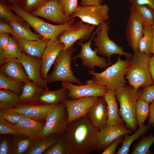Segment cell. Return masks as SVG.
Returning <instances> with one entry per match:
<instances>
[{
    "instance_id": "44",
    "label": "cell",
    "mask_w": 154,
    "mask_h": 154,
    "mask_svg": "<svg viewBox=\"0 0 154 154\" xmlns=\"http://www.w3.org/2000/svg\"><path fill=\"white\" fill-rule=\"evenodd\" d=\"M0 154H12L11 135H5L1 139Z\"/></svg>"
},
{
    "instance_id": "40",
    "label": "cell",
    "mask_w": 154,
    "mask_h": 154,
    "mask_svg": "<svg viewBox=\"0 0 154 154\" xmlns=\"http://www.w3.org/2000/svg\"><path fill=\"white\" fill-rule=\"evenodd\" d=\"M9 8L8 5L1 1L0 3V18L6 21L9 22L15 20L21 23L23 19L19 16H17L13 13Z\"/></svg>"
},
{
    "instance_id": "15",
    "label": "cell",
    "mask_w": 154,
    "mask_h": 154,
    "mask_svg": "<svg viewBox=\"0 0 154 154\" xmlns=\"http://www.w3.org/2000/svg\"><path fill=\"white\" fill-rule=\"evenodd\" d=\"M22 65L29 80L36 82L44 90L47 83L42 77L41 58L29 56L23 52L17 58Z\"/></svg>"
},
{
    "instance_id": "38",
    "label": "cell",
    "mask_w": 154,
    "mask_h": 154,
    "mask_svg": "<svg viewBox=\"0 0 154 154\" xmlns=\"http://www.w3.org/2000/svg\"><path fill=\"white\" fill-rule=\"evenodd\" d=\"M25 83L8 78L0 73V89L11 91L19 95Z\"/></svg>"
},
{
    "instance_id": "17",
    "label": "cell",
    "mask_w": 154,
    "mask_h": 154,
    "mask_svg": "<svg viewBox=\"0 0 154 154\" xmlns=\"http://www.w3.org/2000/svg\"><path fill=\"white\" fill-rule=\"evenodd\" d=\"M64 48V44L58 38L48 40L41 58V75L46 81L49 71L59 53Z\"/></svg>"
},
{
    "instance_id": "48",
    "label": "cell",
    "mask_w": 154,
    "mask_h": 154,
    "mask_svg": "<svg viewBox=\"0 0 154 154\" xmlns=\"http://www.w3.org/2000/svg\"><path fill=\"white\" fill-rule=\"evenodd\" d=\"M10 37L8 33H0V51H4L6 49Z\"/></svg>"
},
{
    "instance_id": "33",
    "label": "cell",
    "mask_w": 154,
    "mask_h": 154,
    "mask_svg": "<svg viewBox=\"0 0 154 154\" xmlns=\"http://www.w3.org/2000/svg\"><path fill=\"white\" fill-rule=\"evenodd\" d=\"M19 96L10 90H0V109H10L19 104Z\"/></svg>"
},
{
    "instance_id": "53",
    "label": "cell",
    "mask_w": 154,
    "mask_h": 154,
    "mask_svg": "<svg viewBox=\"0 0 154 154\" xmlns=\"http://www.w3.org/2000/svg\"><path fill=\"white\" fill-rule=\"evenodd\" d=\"M153 37V56H154V23L151 25Z\"/></svg>"
},
{
    "instance_id": "37",
    "label": "cell",
    "mask_w": 154,
    "mask_h": 154,
    "mask_svg": "<svg viewBox=\"0 0 154 154\" xmlns=\"http://www.w3.org/2000/svg\"><path fill=\"white\" fill-rule=\"evenodd\" d=\"M149 104L138 99L135 108V116L137 126L142 125L149 116Z\"/></svg>"
},
{
    "instance_id": "27",
    "label": "cell",
    "mask_w": 154,
    "mask_h": 154,
    "mask_svg": "<svg viewBox=\"0 0 154 154\" xmlns=\"http://www.w3.org/2000/svg\"><path fill=\"white\" fill-rule=\"evenodd\" d=\"M130 14L143 25H151L154 23V10L146 5H131L129 9Z\"/></svg>"
},
{
    "instance_id": "32",
    "label": "cell",
    "mask_w": 154,
    "mask_h": 154,
    "mask_svg": "<svg viewBox=\"0 0 154 154\" xmlns=\"http://www.w3.org/2000/svg\"><path fill=\"white\" fill-rule=\"evenodd\" d=\"M59 137L54 134L44 140L33 142L25 154H43L46 149L56 143Z\"/></svg>"
},
{
    "instance_id": "31",
    "label": "cell",
    "mask_w": 154,
    "mask_h": 154,
    "mask_svg": "<svg viewBox=\"0 0 154 154\" xmlns=\"http://www.w3.org/2000/svg\"><path fill=\"white\" fill-rule=\"evenodd\" d=\"M22 52L15 39L10 37L6 49L4 51H0V65L8 60L18 58Z\"/></svg>"
},
{
    "instance_id": "30",
    "label": "cell",
    "mask_w": 154,
    "mask_h": 154,
    "mask_svg": "<svg viewBox=\"0 0 154 154\" xmlns=\"http://www.w3.org/2000/svg\"><path fill=\"white\" fill-rule=\"evenodd\" d=\"M12 135V154H25L33 143L27 136L19 133Z\"/></svg>"
},
{
    "instance_id": "8",
    "label": "cell",
    "mask_w": 154,
    "mask_h": 154,
    "mask_svg": "<svg viewBox=\"0 0 154 154\" xmlns=\"http://www.w3.org/2000/svg\"><path fill=\"white\" fill-rule=\"evenodd\" d=\"M110 21L104 22L99 26V29L96 33V37H93L94 44L96 47L97 54L102 55L104 57L106 56L110 65L112 64L110 56L115 54L119 56H124L127 58H131L133 54L127 53L123 50L122 47L119 46L113 40L110 39L108 36V31L110 29L108 25Z\"/></svg>"
},
{
    "instance_id": "7",
    "label": "cell",
    "mask_w": 154,
    "mask_h": 154,
    "mask_svg": "<svg viewBox=\"0 0 154 154\" xmlns=\"http://www.w3.org/2000/svg\"><path fill=\"white\" fill-rule=\"evenodd\" d=\"M68 124V115L63 103L54 105L48 114L40 134L41 140L54 134L60 137L66 131Z\"/></svg>"
},
{
    "instance_id": "34",
    "label": "cell",
    "mask_w": 154,
    "mask_h": 154,
    "mask_svg": "<svg viewBox=\"0 0 154 154\" xmlns=\"http://www.w3.org/2000/svg\"><path fill=\"white\" fill-rule=\"evenodd\" d=\"M154 143V135H144L133 147L131 154H149L152 153L149 150L150 147Z\"/></svg>"
},
{
    "instance_id": "51",
    "label": "cell",
    "mask_w": 154,
    "mask_h": 154,
    "mask_svg": "<svg viewBox=\"0 0 154 154\" xmlns=\"http://www.w3.org/2000/svg\"><path fill=\"white\" fill-rule=\"evenodd\" d=\"M149 106V119L148 125L154 124V101L151 103Z\"/></svg>"
},
{
    "instance_id": "49",
    "label": "cell",
    "mask_w": 154,
    "mask_h": 154,
    "mask_svg": "<svg viewBox=\"0 0 154 154\" xmlns=\"http://www.w3.org/2000/svg\"><path fill=\"white\" fill-rule=\"evenodd\" d=\"M131 5H148L154 10V0H129Z\"/></svg>"
},
{
    "instance_id": "5",
    "label": "cell",
    "mask_w": 154,
    "mask_h": 154,
    "mask_svg": "<svg viewBox=\"0 0 154 154\" xmlns=\"http://www.w3.org/2000/svg\"><path fill=\"white\" fill-rule=\"evenodd\" d=\"M115 96L119 102V111L126 125L133 132L137 130L135 108L140 92L131 86L125 85L115 90Z\"/></svg>"
},
{
    "instance_id": "35",
    "label": "cell",
    "mask_w": 154,
    "mask_h": 154,
    "mask_svg": "<svg viewBox=\"0 0 154 154\" xmlns=\"http://www.w3.org/2000/svg\"><path fill=\"white\" fill-rule=\"evenodd\" d=\"M44 154H71L65 132L58 141L46 149Z\"/></svg>"
},
{
    "instance_id": "12",
    "label": "cell",
    "mask_w": 154,
    "mask_h": 154,
    "mask_svg": "<svg viewBox=\"0 0 154 154\" xmlns=\"http://www.w3.org/2000/svg\"><path fill=\"white\" fill-rule=\"evenodd\" d=\"M31 14L42 17L58 25L65 23L72 19L64 13L60 0H47L33 10Z\"/></svg>"
},
{
    "instance_id": "14",
    "label": "cell",
    "mask_w": 154,
    "mask_h": 154,
    "mask_svg": "<svg viewBox=\"0 0 154 154\" xmlns=\"http://www.w3.org/2000/svg\"><path fill=\"white\" fill-rule=\"evenodd\" d=\"M100 97L87 96L72 100L68 98L62 102L68 115V124L87 115L91 108L98 101Z\"/></svg>"
},
{
    "instance_id": "21",
    "label": "cell",
    "mask_w": 154,
    "mask_h": 154,
    "mask_svg": "<svg viewBox=\"0 0 154 154\" xmlns=\"http://www.w3.org/2000/svg\"><path fill=\"white\" fill-rule=\"evenodd\" d=\"M22 52L33 57L41 58L48 40L39 39L28 40L16 35L13 36Z\"/></svg>"
},
{
    "instance_id": "4",
    "label": "cell",
    "mask_w": 154,
    "mask_h": 154,
    "mask_svg": "<svg viewBox=\"0 0 154 154\" xmlns=\"http://www.w3.org/2000/svg\"><path fill=\"white\" fill-rule=\"evenodd\" d=\"M134 52L130 60L125 78L130 86L138 90L141 87L153 84L149 70L151 57L138 49Z\"/></svg>"
},
{
    "instance_id": "10",
    "label": "cell",
    "mask_w": 154,
    "mask_h": 154,
    "mask_svg": "<svg viewBox=\"0 0 154 154\" xmlns=\"http://www.w3.org/2000/svg\"><path fill=\"white\" fill-rule=\"evenodd\" d=\"M110 8L103 5L88 6H79L76 10L70 16L71 19L78 17L84 23L99 26L106 22L109 18Z\"/></svg>"
},
{
    "instance_id": "45",
    "label": "cell",
    "mask_w": 154,
    "mask_h": 154,
    "mask_svg": "<svg viewBox=\"0 0 154 154\" xmlns=\"http://www.w3.org/2000/svg\"><path fill=\"white\" fill-rule=\"evenodd\" d=\"M47 0H21L19 3L21 7L27 10H34Z\"/></svg>"
},
{
    "instance_id": "19",
    "label": "cell",
    "mask_w": 154,
    "mask_h": 154,
    "mask_svg": "<svg viewBox=\"0 0 154 154\" xmlns=\"http://www.w3.org/2000/svg\"><path fill=\"white\" fill-rule=\"evenodd\" d=\"M45 123V122L38 121L25 117L14 125L19 133L27 136L33 142H36L42 140L40 134Z\"/></svg>"
},
{
    "instance_id": "50",
    "label": "cell",
    "mask_w": 154,
    "mask_h": 154,
    "mask_svg": "<svg viewBox=\"0 0 154 154\" xmlns=\"http://www.w3.org/2000/svg\"><path fill=\"white\" fill-rule=\"evenodd\" d=\"M103 0H81L80 6H88L102 4Z\"/></svg>"
},
{
    "instance_id": "3",
    "label": "cell",
    "mask_w": 154,
    "mask_h": 154,
    "mask_svg": "<svg viewBox=\"0 0 154 154\" xmlns=\"http://www.w3.org/2000/svg\"><path fill=\"white\" fill-rule=\"evenodd\" d=\"M9 9L17 15L26 21L46 40L57 39L70 25L75 21L73 18L65 23L58 25H52L30 14L24 10L18 3L14 2L8 5Z\"/></svg>"
},
{
    "instance_id": "20",
    "label": "cell",
    "mask_w": 154,
    "mask_h": 154,
    "mask_svg": "<svg viewBox=\"0 0 154 154\" xmlns=\"http://www.w3.org/2000/svg\"><path fill=\"white\" fill-rule=\"evenodd\" d=\"M87 116L93 125L99 130L107 125L108 116L106 103L103 96L88 111Z\"/></svg>"
},
{
    "instance_id": "26",
    "label": "cell",
    "mask_w": 154,
    "mask_h": 154,
    "mask_svg": "<svg viewBox=\"0 0 154 154\" xmlns=\"http://www.w3.org/2000/svg\"><path fill=\"white\" fill-rule=\"evenodd\" d=\"M68 93L67 90L64 88L54 91H50L48 88L35 103L48 105L56 104L68 98Z\"/></svg>"
},
{
    "instance_id": "9",
    "label": "cell",
    "mask_w": 154,
    "mask_h": 154,
    "mask_svg": "<svg viewBox=\"0 0 154 154\" xmlns=\"http://www.w3.org/2000/svg\"><path fill=\"white\" fill-rule=\"evenodd\" d=\"M84 23L81 19L73 22L59 37L58 39L64 45V49L72 46L77 40L84 41L90 38L96 26Z\"/></svg>"
},
{
    "instance_id": "11",
    "label": "cell",
    "mask_w": 154,
    "mask_h": 154,
    "mask_svg": "<svg viewBox=\"0 0 154 154\" xmlns=\"http://www.w3.org/2000/svg\"><path fill=\"white\" fill-rule=\"evenodd\" d=\"M99 26L96 31L93 33L89 40L87 42L83 43V41L79 40L76 43L81 46L80 51L79 54L72 58L74 62L76 59L80 58L82 60V64L86 68H91L94 70L95 67L98 66L101 68L108 67L110 64L107 62L105 57H100L97 55L96 50H93L91 47L92 41L93 37L96 34L99 29Z\"/></svg>"
},
{
    "instance_id": "24",
    "label": "cell",
    "mask_w": 154,
    "mask_h": 154,
    "mask_svg": "<svg viewBox=\"0 0 154 154\" xmlns=\"http://www.w3.org/2000/svg\"><path fill=\"white\" fill-rule=\"evenodd\" d=\"M115 90H110L103 96L106 103L108 112L107 126H115L123 123L119 115L118 105L115 96Z\"/></svg>"
},
{
    "instance_id": "47",
    "label": "cell",
    "mask_w": 154,
    "mask_h": 154,
    "mask_svg": "<svg viewBox=\"0 0 154 154\" xmlns=\"http://www.w3.org/2000/svg\"><path fill=\"white\" fill-rule=\"evenodd\" d=\"M0 33H10L13 36L18 35L10 25L3 22L1 20L0 21Z\"/></svg>"
},
{
    "instance_id": "43",
    "label": "cell",
    "mask_w": 154,
    "mask_h": 154,
    "mask_svg": "<svg viewBox=\"0 0 154 154\" xmlns=\"http://www.w3.org/2000/svg\"><path fill=\"white\" fill-rule=\"evenodd\" d=\"M142 91L140 92L139 99L149 104L154 101V84L144 87Z\"/></svg>"
},
{
    "instance_id": "52",
    "label": "cell",
    "mask_w": 154,
    "mask_h": 154,
    "mask_svg": "<svg viewBox=\"0 0 154 154\" xmlns=\"http://www.w3.org/2000/svg\"><path fill=\"white\" fill-rule=\"evenodd\" d=\"M149 70L152 81L154 84V56H153L150 58Z\"/></svg>"
},
{
    "instance_id": "54",
    "label": "cell",
    "mask_w": 154,
    "mask_h": 154,
    "mask_svg": "<svg viewBox=\"0 0 154 154\" xmlns=\"http://www.w3.org/2000/svg\"><path fill=\"white\" fill-rule=\"evenodd\" d=\"M14 2H15L18 3L21 0H13Z\"/></svg>"
},
{
    "instance_id": "2",
    "label": "cell",
    "mask_w": 154,
    "mask_h": 154,
    "mask_svg": "<svg viewBox=\"0 0 154 154\" xmlns=\"http://www.w3.org/2000/svg\"><path fill=\"white\" fill-rule=\"evenodd\" d=\"M130 58L121 60L119 57L117 61L100 72H95L94 70L88 73L92 75L91 80L87 81L96 84L106 86L110 90H116L126 85L125 75Z\"/></svg>"
},
{
    "instance_id": "36",
    "label": "cell",
    "mask_w": 154,
    "mask_h": 154,
    "mask_svg": "<svg viewBox=\"0 0 154 154\" xmlns=\"http://www.w3.org/2000/svg\"><path fill=\"white\" fill-rule=\"evenodd\" d=\"M9 23L16 33L21 37L31 40H36L40 39L37 35L21 23L15 20L11 21Z\"/></svg>"
},
{
    "instance_id": "22",
    "label": "cell",
    "mask_w": 154,
    "mask_h": 154,
    "mask_svg": "<svg viewBox=\"0 0 154 154\" xmlns=\"http://www.w3.org/2000/svg\"><path fill=\"white\" fill-rule=\"evenodd\" d=\"M0 73L8 78L24 83L29 80L22 65L17 59L8 60L1 65Z\"/></svg>"
},
{
    "instance_id": "39",
    "label": "cell",
    "mask_w": 154,
    "mask_h": 154,
    "mask_svg": "<svg viewBox=\"0 0 154 154\" xmlns=\"http://www.w3.org/2000/svg\"><path fill=\"white\" fill-rule=\"evenodd\" d=\"M0 117L9 122L15 124L26 116L10 109H0Z\"/></svg>"
},
{
    "instance_id": "23",
    "label": "cell",
    "mask_w": 154,
    "mask_h": 154,
    "mask_svg": "<svg viewBox=\"0 0 154 154\" xmlns=\"http://www.w3.org/2000/svg\"><path fill=\"white\" fill-rule=\"evenodd\" d=\"M143 25L130 14L125 29V36L128 44L134 52L138 49L139 41L143 35Z\"/></svg>"
},
{
    "instance_id": "29",
    "label": "cell",
    "mask_w": 154,
    "mask_h": 154,
    "mask_svg": "<svg viewBox=\"0 0 154 154\" xmlns=\"http://www.w3.org/2000/svg\"><path fill=\"white\" fill-rule=\"evenodd\" d=\"M143 35L139 40L138 49L141 52L150 56L153 53V37L151 25H143Z\"/></svg>"
},
{
    "instance_id": "18",
    "label": "cell",
    "mask_w": 154,
    "mask_h": 154,
    "mask_svg": "<svg viewBox=\"0 0 154 154\" xmlns=\"http://www.w3.org/2000/svg\"><path fill=\"white\" fill-rule=\"evenodd\" d=\"M54 105H48L36 103L19 104L10 109L35 120L45 122L48 113Z\"/></svg>"
},
{
    "instance_id": "55",
    "label": "cell",
    "mask_w": 154,
    "mask_h": 154,
    "mask_svg": "<svg viewBox=\"0 0 154 154\" xmlns=\"http://www.w3.org/2000/svg\"><path fill=\"white\" fill-rule=\"evenodd\" d=\"M5 0L8 1L10 2H11L12 3L14 2L13 0Z\"/></svg>"
},
{
    "instance_id": "6",
    "label": "cell",
    "mask_w": 154,
    "mask_h": 154,
    "mask_svg": "<svg viewBox=\"0 0 154 154\" xmlns=\"http://www.w3.org/2000/svg\"><path fill=\"white\" fill-rule=\"evenodd\" d=\"M76 50V48L72 46L59 53L53 64L52 71L47 76V84L61 81L76 83L80 85L84 84L74 76L71 68L72 56Z\"/></svg>"
},
{
    "instance_id": "46",
    "label": "cell",
    "mask_w": 154,
    "mask_h": 154,
    "mask_svg": "<svg viewBox=\"0 0 154 154\" xmlns=\"http://www.w3.org/2000/svg\"><path fill=\"white\" fill-rule=\"evenodd\" d=\"M124 135L116 138L112 142L109 146L103 150L102 154H116V149L118 145L122 141Z\"/></svg>"
},
{
    "instance_id": "16",
    "label": "cell",
    "mask_w": 154,
    "mask_h": 154,
    "mask_svg": "<svg viewBox=\"0 0 154 154\" xmlns=\"http://www.w3.org/2000/svg\"><path fill=\"white\" fill-rule=\"evenodd\" d=\"M133 131L123 123L115 126H107L99 130L97 136L98 151L104 150L118 137Z\"/></svg>"
},
{
    "instance_id": "41",
    "label": "cell",
    "mask_w": 154,
    "mask_h": 154,
    "mask_svg": "<svg viewBox=\"0 0 154 154\" xmlns=\"http://www.w3.org/2000/svg\"><path fill=\"white\" fill-rule=\"evenodd\" d=\"M19 134L14 125L0 117V134L17 135Z\"/></svg>"
},
{
    "instance_id": "13",
    "label": "cell",
    "mask_w": 154,
    "mask_h": 154,
    "mask_svg": "<svg viewBox=\"0 0 154 154\" xmlns=\"http://www.w3.org/2000/svg\"><path fill=\"white\" fill-rule=\"evenodd\" d=\"M85 83L76 85L71 82H63L61 86L67 90L68 97L72 100L87 96H103L109 90L106 86L87 81Z\"/></svg>"
},
{
    "instance_id": "42",
    "label": "cell",
    "mask_w": 154,
    "mask_h": 154,
    "mask_svg": "<svg viewBox=\"0 0 154 154\" xmlns=\"http://www.w3.org/2000/svg\"><path fill=\"white\" fill-rule=\"evenodd\" d=\"M60 0L64 13L68 17H70L79 6L77 0Z\"/></svg>"
},
{
    "instance_id": "28",
    "label": "cell",
    "mask_w": 154,
    "mask_h": 154,
    "mask_svg": "<svg viewBox=\"0 0 154 154\" xmlns=\"http://www.w3.org/2000/svg\"><path fill=\"white\" fill-rule=\"evenodd\" d=\"M154 127V124L146 125L144 124L139 127L134 133L130 135H126L122 141L121 147L116 153V154H127L129 152L130 147L132 143L140 137L145 135L151 128Z\"/></svg>"
},
{
    "instance_id": "1",
    "label": "cell",
    "mask_w": 154,
    "mask_h": 154,
    "mask_svg": "<svg viewBox=\"0 0 154 154\" xmlns=\"http://www.w3.org/2000/svg\"><path fill=\"white\" fill-rule=\"evenodd\" d=\"M99 130L87 115L68 124L65 131L71 154H89L97 150Z\"/></svg>"
},
{
    "instance_id": "25",
    "label": "cell",
    "mask_w": 154,
    "mask_h": 154,
    "mask_svg": "<svg viewBox=\"0 0 154 154\" xmlns=\"http://www.w3.org/2000/svg\"><path fill=\"white\" fill-rule=\"evenodd\" d=\"M44 91L36 82L29 80L23 87L22 93L19 96V104L35 103Z\"/></svg>"
}]
</instances>
